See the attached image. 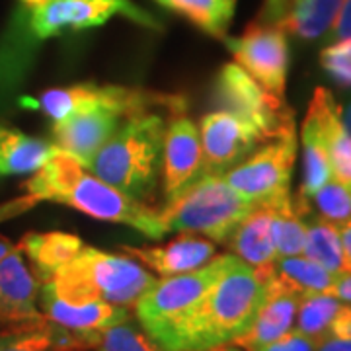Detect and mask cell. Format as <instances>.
I'll use <instances>...</instances> for the list:
<instances>
[{"instance_id": "24", "label": "cell", "mask_w": 351, "mask_h": 351, "mask_svg": "<svg viewBox=\"0 0 351 351\" xmlns=\"http://www.w3.org/2000/svg\"><path fill=\"white\" fill-rule=\"evenodd\" d=\"M166 10L182 16L207 36L223 39L237 10V0H156Z\"/></svg>"}, {"instance_id": "38", "label": "cell", "mask_w": 351, "mask_h": 351, "mask_svg": "<svg viewBox=\"0 0 351 351\" xmlns=\"http://www.w3.org/2000/svg\"><path fill=\"white\" fill-rule=\"evenodd\" d=\"M330 293H332L334 297H338L341 302H348V304H351V271H341V274H336Z\"/></svg>"}, {"instance_id": "35", "label": "cell", "mask_w": 351, "mask_h": 351, "mask_svg": "<svg viewBox=\"0 0 351 351\" xmlns=\"http://www.w3.org/2000/svg\"><path fill=\"white\" fill-rule=\"evenodd\" d=\"M330 39L351 43V0H341L334 24L330 27Z\"/></svg>"}, {"instance_id": "2", "label": "cell", "mask_w": 351, "mask_h": 351, "mask_svg": "<svg viewBox=\"0 0 351 351\" xmlns=\"http://www.w3.org/2000/svg\"><path fill=\"white\" fill-rule=\"evenodd\" d=\"M265 299V279L234 254L199 306L178 332L172 351H199L232 343L252 324Z\"/></svg>"}, {"instance_id": "30", "label": "cell", "mask_w": 351, "mask_h": 351, "mask_svg": "<svg viewBox=\"0 0 351 351\" xmlns=\"http://www.w3.org/2000/svg\"><path fill=\"white\" fill-rule=\"evenodd\" d=\"M311 199L314 201L320 217L330 223L339 226L351 221V189L336 178H330Z\"/></svg>"}, {"instance_id": "14", "label": "cell", "mask_w": 351, "mask_h": 351, "mask_svg": "<svg viewBox=\"0 0 351 351\" xmlns=\"http://www.w3.org/2000/svg\"><path fill=\"white\" fill-rule=\"evenodd\" d=\"M265 279V299L260 304L252 324L244 334L232 341L244 351H258L263 346L285 336L295 326V316L299 306V295L281 287L274 279V267L269 271H258Z\"/></svg>"}, {"instance_id": "16", "label": "cell", "mask_w": 351, "mask_h": 351, "mask_svg": "<svg viewBox=\"0 0 351 351\" xmlns=\"http://www.w3.org/2000/svg\"><path fill=\"white\" fill-rule=\"evenodd\" d=\"M123 121L125 119L121 115L106 110L75 113L64 119L53 121V145L73 154L76 160L86 166L92 156L108 143V138L123 125Z\"/></svg>"}, {"instance_id": "44", "label": "cell", "mask_w": 351, "mask_h": 351, "mask_svg": "<svg viewBox=\"0 0 351 351\" xmlns=\"http://www.w3.org/2000/svg\"><path fill=\"white\" fill-rule=\"evenodd\" d=\"M18 2H20V6L27 8V6H34V4H38V2H43V0H18Z\"/></svg>"}, {"instance_id": "9", "label": "cell", "mask_w": 351, "mask_h": 351, "mask_svg": "<svg viewBox=\"0 0 351 351\" xmlns=\"http://www.w3.org/2000/svg\"><path fill=\"white\" fill-rule=\"evenodd\" d=\"M297 158V129L289 123L277 137L269 138L237 166L226 170L223 180L240 195L256 203H271L289 195V184Z\"/></svg>"}, {"instance_id": "37", "label": "cell", "mask_w": 351, "mask_h": 351, "mask_svg": "<svg viewBox=\"0 0 351 351\" xmlns=\"http://www.w3.org/2000/svg\"><path fill=\"white\" fill-rule=\"evenodd\" d=\"M326 336H336V338H351V304L341 302L338 313L334 316L332 324L328 328Z\"/></svg>"}, {"instance_id": "40", "label": "cell", "mask_w": 351, "mask_h": 351, "mask_svg": "<svg viewBox=\"0 0 351 351\" xmlns=\"http://www.w3.org/2000/svg\"><path fill=\"white\" fill-rule=\"evenodd\" d=\"M338 228L341 248H343V258H346V271H351V221L339 225Z\"/></svg>"}, {"instance_id": "42", "label": "cell", "mask_w": 351, "mask_h": 351, "mask_svg": "<svg viewBox=\"0 0 351 351\" xmlns=\"http://www.w3.org/2000/svg\"><path fill=\"white\" fill-rule=\"evenodd\" d=\"M14 246H16V244H12L6 237H0V260H2L4 256H8V254L14 250Z\"/></svg>"}, {"instance_id": "8", "label": "cell", "mask_w": 351, "mask_h": 351, "mask_svg": "<svg viewBox=\"0 0 351 351\" xmlns=\"http://www.w3.org/2000/svg\"><path fill=\"white\" fill-rule=\"evenodd\" d=\"M113 16H123L147 27H160L152 14L131 0H43L27 8L20 6V24L36 41L98 27Z\"/></svg>"}, {"instance_id": "17", "label": "cell", "mask_w": 351, "mask_h": 351, "mask_svg": "<svg viewBox=\"0 0 351 351\" xmlns=\"http://www.w3.org/2000/svg\"><path fill=\"white\" fill-rule=\"evenodd\" d=\"M121 250L160 277L199 269L215 258V244L197 234H182L160 246H123Z\"/></svg>"}, {"instance_id": "21", "label": "cell", "mask_w": 351, "mask_h": 351, "mask_svg": "<svg viewBox=\"0 0 351 351\" xmlns=\"http://www.w3.org/2000/svg\"><path fill=\"white\" fill-rule=\"evenodd\" d=\"M18 246L32 263L36 277L41 283H45L51 277L57 276L82 250L84 242L80 237L71 232L51 230V232H27Z\"/></svg>"}, {"instance_id": "15", "label": "cell", "mask_w": 351, "mask_h": 351, "mask_svg": "<svg viewBox=\"0 0 351 351\" xmlns=\"http://www.w3.org/2000/svg\"><path fill=\"white\" fill-rule=\"evenodd\" d=\"M38 293V277L32 274L24 252L16 244L14 250L0 260V322L25 324L41 320Z\"/></svg>"}, {"instance_id": "22", "label": "cell", "mask_w": 351, "mask_h": 351, "mask_svg": "<svg viewBox=\"0 0 351 351\" xmlns=\"http://www.w3.org/2000/svg\"><path fill=\"white\" fill-rule=\"evenodd\" d=\"M55 149L53 143L0 123V176L34 174L49 160Z\"/></svg>"}, {"instance_id": "26", "label": "cell", "mask_w": 351, "mask_h": 351, "mask_svg": "<svg viewBox=\"0 0 351 351\" xmlns=\"http://www.w3.org/2000/svg\"><path fill=\"white\" fill-rule=\"evenodd\" d=\"M339 4L341 0H297L277 25L285 34L313 41L330 32Z\"/></svg>"}, {"instance_id": "11", "label": "cell", "mask_w": 351, "mask_h": 351, "mask_svg": "<svg viewBox=\"0 0 351 351\" xmlns=\"http://www.w3.org/2000/svg\"><path fill=\"white\" fill-rule=\"evenodd\" d=\"M237 64L277 98L285 96L289 71L287 34L276 24L254 22L240 38H223Z\"/></svg>"}, {"instance_id": "34", "label": "cell", "mask_w": 351, "mask_h": 351, "mask_svg": "<svg viewBox=\"0 0 351 351\" xmlns=\"http://www.w3.org/2000/svg\"><path fill=\"white\" fill-rule=\"evenodd\" d=\"M39 203H41V201L36 199V197L29 195V193L0 203V223L10 221V219H16V217H20V215L32 211L34 207H38Z\"/></svg>"}, {"instance_id": "19", "label": "cell", "mask_w": 351, "mask_h": 351, "mask_svg": "<svg viewBox=\"0 0 351 351\" xmlns=\"http://www.w3.org/2000/svg\"><path fill=\"white\" fill-rule=\"evenodd\" d=\"M274 215L276 201L258 203L226 240L232 254L252 265L256 271H269L277 262Z\"/></svg>"}, {"instance_id": "4", "label": "cell", "mask_w": 351, "mask_h": 351, "mask_svg": "<svg viewBox=\"0 0 351 351\" xmlns=\"http://www.w3.org/2000/svg\"><path fill=\"white\" fill-rule=\"evenodd\" d=\"M156 279L131 256L82 246L49 281L41 283L66 301H106L131 308Z\"/></svg>"}, {"instance_id": "10", "label": "cell", "mask_w": 351, "mask_h": 351, "mask_svg": "<svg viewBox=\"0 0 351 351\" xmlns=\"http://www.w3.org/2000/svg\"><path fill=\"white\" fill-rule=\"evenodd\" d=\"M215 101L221 110L234 113L248 121L263 135L265 141L277 137L289 123L295 121V113L283 98L269 94L258 84L240 64H225L215 78Z\"/></svg>"}, {"instance_id": "29", "label": "cell", "mask_w": 351, "mask_h": 351, "mask_svg": "<svg viewBox=\"0 0 351 351\" xmlns=\"http://www.w3.org/2000/svg\"><path fill=\"white\" fill-rule=\"evenodd\" d=\"M0 351H57L51 338L49 320L43 316L36 322L16 324L0 334Z\"/></svg>"}, {"instance_id": "27", "label": "cell", "mask_w": 351, "mask_h": 351, "mask_svg": "<svg viewBox=\"0 0 351 351\" xmlns=\"http://www.w3.org/2000/svg\"><path fill=\"white\" fill-rule=\"evenodd\" d=\"M302 256L320 263L332 274L346 271V258L341 248L338 225L330 223L322 217L306 219V234H304V246Z\"/></svg>"}, {"instance_id": "23", "label": "cell", "mask_w": 351, "mask_h": 351, "mask_svg": "<svg viewBox=\"0 0 351 351\" xmlns=\"http://www.w3.org/2000/svg\"><path fill=\"white\" fill-rule=\"evenodd\" d=\"M330 178L332 170L328 160L324 133L313 106H308V112L302 121V184L299 193L311 199Z\"/></svg>"}, {"instance_id": "28", "label": "cell", "mask_w": 351, "mask_h": 351, "mask_svg": "<svg viewBox=\"0 0 351 351\" xmlns=\"http://www.w3.org/2000/svg\"><path fill=\"white\" fill-rule=\"evenodd\" d=\"M339 304H341V301L338 297H334L332 293L302 295L299 299L295 326L293 328H297L299 332L318 341L328 334V328L338 313Z\"/></svg>"}, {"instance_id": "13", "label": "cell", "mask_w": 351, "mask_h": 351, "mask_svg": "<svg viewBox=\"0 0 351 351\" xmlns=\"http://www.w3.org/2000/svg\"><path fill=\"white\" fill-rule=\"evenodd\" d=\"M205 158L201 149L199 127L184 112L172 113L162 149V176L166 199L189 186L203 174Z\"/></svg>"}, {"instance_id": "12", "label": "cell", "mask_w": 351, "mask_h": 351, "mask_svg": "<svg viewBox=\"0 0 351 351\" xmlns=\"http://www.w3.org/2000/svg\"><path fill=\"white\" fill-rule=\"evenodd\" d=\"M199 137L205 158L203 174L215 176H223L265 143L256 127L226 110H217L201 117Z\"/></svg>"}, {"instance_id": "5", "label": "cell", "mask_w": 351, "mask_h": 351, "mask_svg": "<svg viewBox=\"0 0 351 351\" xmlns=\"http://www.w3.org/2000/svg\"><path fill=\"white\" fill-rule=\"evenodd\" d=\"M256 205V201L230 188L223 176L201 174L166 199L158 219L166 234H201L223 244Z\"/></svg>"}, {"instance_id": "18", "label": "cell", "mask_w": 351, "mask_h": 351, "mask_svg": "<svg viewBox=\"0 0 351 351\" xmlns=\"http://www.w3.org/2000/svg\"><path fill=\"white\" fill-rule=\"evenodd\" d=\"M39 304L47 320L86 334L101 332L106 328L129 320V311L125 306H117L106 301H66L57 297L47 285L41 287Z\"/></svg>"}, {"instance_id": "31", "label": "cell", "mask_w": 351, "mask_h": 351, "mask_svg": "<svg viewBox=\"0 0 351 351\" xmlns=\"http://www.w3.org/2000/svg\"><path fill=\"white\" fill-rule=\"evenodd\" d=\"M98 351H164L154 343L147 334L138 332L129 322H121L112 328H106L98 334Z\"/></svg>"}, {"instance_id": "1", "label": "cell", "mask_w": 351, "mask_h": 351, "mask_svg": "<svg viewBox=\"0 0 351 351\" xmlns=\"http://www.w3.org/2000/svg\"><path fill=\"white\" fill-rule=\"evenodd\" d=\"M24 188L36 199L61 203L98 221L131 226L151 240L166 237L156 211L104 182L61 149H55L49 160L25 180Z\"/></svg>"}, {"instance_id": "36", "label": "cell", "mask_w": 351, "mask_h": 351, "mask_svg": "<svg viewBox=\"0 0 351 351\" xmlns=\"http://www.w3.org/2000/svg\"><path fill=\"white\" fill-rule=\"evenodd\" d=\"M297 0H263L262 14H260V22L265 24H279L281 18L293 8Z\"/></svg>"}, {"instance_id": "41", "label": "cell", "mask_w": 351, "mask_h": 351, "mask_svg": "<svg viewBox=\"0 0 351 351\" xmlns=\"http://www.w3.org/2000/svg\"><path fill=\"white\" fill-rule=\"evenodd\" d=\"M339 117H341V123L346 127V131L351 135V101L346 108H339Z\"/></svg>"}, {"instance_id": "45", "label": "cell", "mask_w": 351, "mask_h": 351, "mask_svg": "<svg viewBox=\"0 0 351 351\" xmlns=\"http://www.w3.org/2000/svg\"><path fill=\"white\" fill-rule=\"evenodd\" d=\"M0 324H2V322H0Z\"/></svg>"}, {"instance_id": "7", "label": "cell", "mask_w": 351, "mask_h": 351, "mask_svg": "<svg viewBox=\"0 0 351 351\" xmlns=\"http://www.w3.org/2000/svg\"><path fill=\"white\" fill-rule=\"evenodd\" d=\"M34 106L53 121H59L75 113L96 112V110L113 112L121 115L123 119H131L156 110H166L170 113L184 112L186 100L182 96L154 92L147 88L80 82L66 88L45 90L38 100H34Z\"/></svg>"}, {"instance_id": "32", "label": "cell", "mask_w": 351, "mask_h": 351, "mask_svg": "<svg viewBox=\"0 0 351 351\" xmlns=\"http://www.w3.org/2000/svg\"><path fill=\"white\" fill-rule=\"evenodd\" d=\"M320 64L330 78L343 88H351V43L332 41L320 53Z\"/></svg>"}, {"instance_id": "39", "label": "cell", "mask_w": 351, "mask_h": 351, "mask_svg": "<svg viewBox=\"0 0 351 351\" xmlns=\"http://www.w3.org/2000/svg\"><path fill=\"white\" fill-rule=\"evenodd\" d=\"M316 351H351V338L324 336L316 341Z\"/></svg>"}, {"instance_id": "33", "label": "cell", "mask_w": 351, "mask_h": 351, "mask_svg": "<svg viewBox=\"0 0 351 351\" xmlns=\"http://www.w3.org/2000/svg\"><path fill=\"white\" fill-rule=\"evenodd\" d=\"M258 351H316V339L299 332L297 328H291L285 336L277 338Z\"/></svg>"}, {"instance_id": "20", "label": "cell", "mask_w": 351, "mask_h": 351, "mask_svg": "<svg viewBox=\"0 0 351 351\" xmlns=\"http://www.w3.org/2000/svg\"><path fill=\"white\" fill-rule=\"evenodd\" d=\"M311 106L318 115V121L324 133L332 178H336L338 182L351 189V135L341 123L339 106L334 100L332 92L322 86L314 90Z\"/></svg>"}, {"instance_id": "43", "label": "cell", "mask_w": 351, "mask_h": 351, "mask_svg": "<svg viewBox=\"0 0 351 351\" xmlns=\"http://www.w3.org/2000/svg\"><path fill=\"white\" fill-rule=\"evenodd\" d=\"M199 351H244L232 346V343H225V346H215V348H209V350H199Z\"/></svg>"}, {"instance_id": "6", "label": "cell", "mask_w": 351, "mask_h": 351, "mask_svg": "<svg viewBox=\"0 0 351 351\" xmlns=\"http://www.w3.org/2000/svg\"><path fill=\"white\" fill-rule=\"evenodd\" d=\"M228 260L230 254L215 256L199 269L156 279L133 306L145 334L164 351H172L178 332L213 287Z\"/></svg>"}, {"instance_id": "25", "label": "cell", "mask_w": 351, "mask_h": 351, "mask_svg": "<svg viewBox=\"0 0 351 351\" xmlns=\"http://www.w3.org/2000/svg\"><path fill=\"white\" fill-rule=\"evenodd\" d=\"M336 274L328 271L320 263L313 262L304 256H287L277 258L274 263V279L281 287L302 295L313 293H330Z\"/></svg>"}, {"instance_id": "3", "label": "cell", "mask_w": 351, "mask_h": 351, "mask_svg": "<svg viewBox=\"0 0 351 351\" xmlns=\"http://www.w3.org/2000/svg\"><path fill=\"white\" fill-rule=\"evenodd\" d=\"M164 133L166 121L156 112L125 119L86 168L113 188L143 199L156 184L162 164Z\"/></svg>"}]
</instances>
